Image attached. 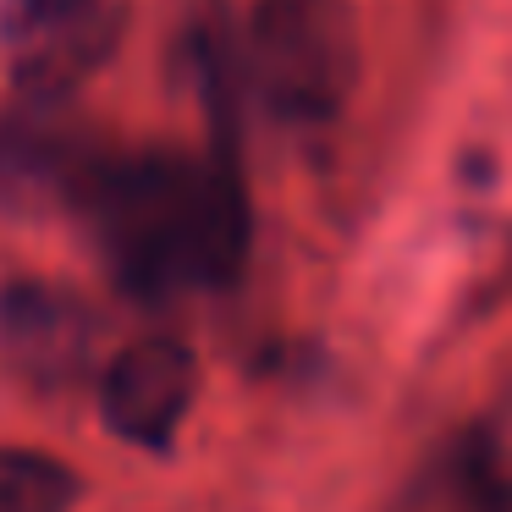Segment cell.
Instances as JSON below:
<instances>
[{"instance_id":"1","label":"cell","mask_w":512,"mask_h":512,"mask_svg":"<svg viewBox=\"0 0 512 512\" xmlns=\"http://www.w3.org/2000/svg\"><path fill=\"white\" fill-rule=\"evenodd\" d=\"M89 226L111 276L138 298L226 287L248 265L243 138H210L204 155L188 149H105L67 204Z\"/></svg>"},{"instance_id":"2","label":"cell","mask_w":512,"mask_h":512,"mask_svg":"<svg viewBox=\"0 0 512 512\" xmlns=\"http://www.w3.org/2000/svg\"><path fill=\"white\" fill-rule=\"evenodd\" d=\"M358 23L347 0H259L243 39V78L287 127H331L358 89Z\"/></svg>"},{"instance_id":"3","label":"cell","mask_w":512,"mask_h":512,"mask_svg":"<svg viewBox=\"0 0 512 512\" xmlns=\"http://www.w3.org/2000/svg\"><path fill=\"white\" fill-rule=\"evenodd\" d=\"M127 0H0V50L23 94H72L116 56Z\"/></svg>"},{"instance_id":"4","label":"cell","mask_w":512,"mask_h":512,"mask_svg":"<svg viewBox=\"0 0 512 512\" xmlns=\"http://www.w3.org/2000/svg\"><path fill=\"white\" fill-rule=\"evenodd\" d=\"M105 144L72 111V94H23L0 111V204L6 210H61Z\"/></svg>"},{"instance_id":"5","label":"cell","mask_w":512,"mask_h":512,"mask_svg":"<svg viewBox=\"0 0 512 512\" xmlns=\"http://www.w3.org/2000/svg\"><path fill=\"white\" fill-rule=\"evenodd\" d=\"M0 358L39 391H72L100 364V320L67 287L12 281L0 287Z\"/></svg>"},{"instance_id":"6","label":"cell","mask_w":512,"mask_h":512,"mask_svg":"<svg viewBox=\"0 0 512 512\" xmlns=\"http://www.w3.org/2000/svg\"><path fill=\"white\" fill-rule=\"evenodd\" d=\"M199 391V358L177 336H138L105 364L100 413L122 441L144 452H171Z\"/></svg>"},{"instance_id":"7","label":"cell","mask_w":512,"mask_h":512,"mask_svg":"<svg viewBox=\"0 0 512 512\" xmlns=\"http://www.w3.org/2000/svg\"><path fill=\"white\" fill-rule=\"evenodd\" d=\"M457 474L474 512H512V386L474 419L457 446Z\"/></svg>"},{"instance_id":"8","label":"cell","mask_w":512,"mask_h":512,"mask_svg":"<svg viewBox=\"0 0 512 512\" xmlns=\"http://www.w3.org/2000/svg\"><path fill=\"white\" fill-rule=\"evenodd\" d=\"M78 474L34 446H0V512H72Z\"/></svg>"}]
</instances>
